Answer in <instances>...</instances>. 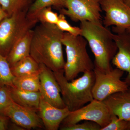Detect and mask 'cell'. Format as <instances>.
<instances>
[{"instance_id": "1", "label": "cell", "mask_w": 130, "mask_h": 130, "mask_svg": "<svg viewBox=\"0 0 130 130\" xmlns=\"http://www.w3.org/2000/svg\"><path fill=\"white\" fill-rule=\"evenodd\" d=\"M33 30L30 56L53 72L64 71L62 38L64 32L56 25L41 23Z\"/></svg>"}, {"instance_id": "2", "label": "cell", "mask_w": 130, "mask_h": 130, "mask_svg": "<svg viewBox=\"0 0 130 130\" xmlns=\"http://www.w3.org/2000/svg\"><path fill=\"white\" fill-rule=\"evenodd\" d=\"M80 28L81 36L94 56V68L104 72L111 71L112 60L118 51L115 33L104 26L101 21H83Z\"/></svg>"}, {"instance_id": "3", "label": "cell", "mask_w": 130, "mask_h": 130, "mask_svg": "<svg viewBox=\"0 0 130 130\" xmlns=\"http://www.w3.org/2000/svg\"><path fill=\"white\" fill-rule=\"evenodd\" d=\"M53 72L60 87L63 101L70 112L81 108L94 100L92 92L95 82L93 71L84 73L79 78L71 81L65 77L64 71Z\"/></svg>"}, {"instance_id": "4", "label": "cell", "mask_w": 130, "mask_h": 130, "mask_svg": "<svg viewBox=\"0 0 130 130\" xmlns=\"http://www.w3.org/2000/svg\"><path fill=\"white\" fill-rule=\"evenodd\" d=\"M62 42L66 54L64 71L67 80L75 79L79 73L93 71L94 63L87 51L88 43L83 36L64 32Z\"/></svg>"}, {"instance_id": "5", "label": "cell", "mask_w": 130, "mask_h": 130, "mask_svg": "<svg viewBox=\"0 0 130 130\" xmlns=\"http://www.w3.org/2000/svg\"><path fill=\"white\" fill-rule=\"evenodd\" d=\"M28 11L8 16L0 23V53L6 57L14 44L38 22L29 17Z\"/></svg>"}, {"instance_id": "6", "label": "cell", "mask_w": 130, "mask_h": 130, "mask_svg": "<svg viewBox=\"0 0 130 130\" xmlns=\"http://www.w3.org/2000/svg\"><path fill=\"white\" fill-rule=\"evenodd\" d=\"M95 82L93 94L94 99L103 101L109 95L128 90L129 86L121 80L124 72L116 68L107 72L94 68Z\"/></svg>"}, {"instance_id": "7", "label": "cell", "mask_w": 130, "mask_h": 130, "mask_svg": "<svg viewBox=\"0 0 130 130\" xmlns=\"http://www.w3.org/2000/svg\"><path fill=\"white\" fill-rule=\"evenodd\" d=\"M112 115L103 101L94 99L86 106L70 112L61 123L60 127L72 125L85 120L95 122L102 129L110 123Z\"/></svg>"}, {"instance_id": "8", "label": "cell", "mask_w": 130, "mask_h": 130, "mask_svg": "<svg viewBox=\"0 0 130 130\" xmlns=\"http://www.w3.org/2000/svg\"><path fill=\"white\" fill-rule=\"evenodd\" d=\"M101 6L105 12L102 23L105 27L112 26L115 34L130 27V6L123 0H101Z\"/></svg>"}, {"instance_id": "9", "label": "cell", "mask_w": 130, "mask_h": 130, "mask_svg": "<svg viewBox=\"0 0 130 130\" xmlns=\"http://www.w3.org/2000/svg\"><path fill=\"white\" fill-rule=\"evenodd\" d=\"M101 0H65L64 7L60 14L74 22L101 21Z\"/></svg>"}, {"instance_id": "10", "label": "cell", "mask_w": 130, "mask_h": 130, "mask_svg": "<svg viewBox=\"0 0 130 130\" xmlns=\"http://www.w3.org/2000/svg\"><path fill=\"white\" fill-rule=\"evenodd\" d=\"M40 88L41 97L54 106L60 108L66 107L61 90L54 72L43 64H40Z\"/></svg>"}, {"instance_id": "11", "label": "cell", "mask_w": 130, "mask_h": 130, "mask_svg": "<svg viewBox=\"0 0 130 130\" xmlns=\"http://www.w3.org/2000/svg\"><path fill=\"white\" fill-rule=\"evenodd\" d=\"M1 114L8 117L13 123L25 129L44 128L43 123L38 113L22 106L13 101L3 110Z\"/></svg>"}, {"instance_id": "12", "label": "cell", "mask_w": 130, "mask_h": 130, "mask_svg": "<svg viewBox=\"0 0 130 130\" xmlns=\"http://www.w3.org/2000/svg\"><path fill=\"white\" fill-rule=\"evenodd\" d=\"M115 41L118 51L113 59L112 63L116 68L128 75L125 81L130 86V31L126 30L119 33H115Z\"/></svg>"}, {"instance_id": "13", "label": "cell", "mask_w": 130, "mask_h": 130, "mask_svg": "<svg viewBox=\"0 0 130 130\" xmlns=\"http://www.w3.org/2000/svg\"><path fill=\"white\" fill-rule=\"evenodd\" d=\"M70 112L67 107L58 108L41 97L38 113L46 129L58 130Z\"/></svg>"}, {"instance_id": "14", "label": "cell", "mask_w": 130, "mask_h": 130, "mask_svg": "<svg viewBox=\"0 0 130 130\" xmlns=\"http://www.w3.org/2000/svg\"><path fill=\"white\" fill-rule=\"evenodd\" d=\"M103 101L111 112L119 119L130 121V91L129 90L114 93Z\"/></svg>"}, {"instance_id": "15", "label": "cell", "mask_w": 130, "mask_h": 130, "mask_svg": "<svg viewBox=\"0 0 130 130\" xmlns=\"http://www.w3.org/2000/svg\"><path fill=\"white\" fill-rule=\"evenodd\" d=\"M8 87L12 100L14 102L38 113L41 97L39 91L32 92L21 90L13 85Z\"/></svg>"}, {"instance_id": "16", "label": "cell", "mask_w": 130, "mask_h": 130, "mask_svg": "<svg viewBox=\"0 0 130 130\" xmlns=\"http://www.w3.org/2000/svg\"><path fill=\"white\" fill-rule=\"evenodd\" d=\"M33 33L32 29L29 31L11 49L6 57L11 67L22 59L30 55Z\"/></svg>"}, {"instance_id": "17", "label": "cell", "mask_w": 130, "mask_h": 130, "mask_svg": "<svg viewBox=\"0 0 130 130\" xmlns=\"http://www.w3.org/2000/svg\"><path fill=\"white\" fill-rule=\"evenodd\" d=\"M40 64L30 55L22 59L11 67L15 77L35 74L40 72Z\"/></svg>"}, {"instance_id": "18", "label": "cell", "mask_w": 130, "mask_h": 130, "mask_svg": "<svg viewBox=\"0 0 130 130\" xmlns=\"http://www.w3.org/2000/svg\"><path fill=\"white\" fill-rule=\"evenodd\" d=\"M40 83L39 72L30 75L15 77L13 85L21 90L37 92L39 91Z\"/></svg>"}, {"instance_id": "19", "label": "cell", "mask_w": 130, "mask_h": 130, "mask_svg": "<svg viewBox=\"0 0 130 130\" xmlns=\"http://www.w3.org/2000/svg\"><path fill=\"white\" fill-rule=\"evenodd\" d=\"M64 4L65 0H35L28 9L27 14L30 18H37L38 13L43 8L53 7L59 11L64 7Z\"/></svg>"}, {"instance_id": "20", "label": "cell", "mask_w": 130, "mask_h": 130, "mask_svg": "<svg viewBox=\"0 0 130 130\" xmlns=\"http://www.w3.org/2000/svg\"><path fill=\"white\" fill-rule=\"evenodd\" d=\"M31 3V0H0L1 7L8 16L28 11Z\"/></svg>"}, {"instance_id": "21", "label": "cell", "mask_w": 130, "mask_h": 130, "mask_svg": "<svg viewBox=\"0 0 130 130\" xmlns=\"http://www.w3.org/2000/svg\"><path fill=\"white\" fill-rule=\"evenodd\" d=\"M14 78L6 57L0 53V87L12 86Z\"/></svg>"}, {"instance_id": "22", "label": "cell", "mask_w": 130, "mask_h": 130, "mask_svg": "<svg viewBox=\"0 0 130 130\" xmlns=\"http://www.w3.org/2000/svg\"><path fill=\"white\" fill-rule=\"evenodd\" d=\"M37 18L41 23L56 25L59 20V15L52 10L51 7H49L41 10Z\"/></svg>"}, {"instance_id": "23", "label": "cell", "mask_w": 130, "mask_h": 130, "mask_svg": "<svg viewBox=\"0 0 130 130\" xmlns=\"http://www.w3.org/2000/svg\"><path fill=\"white\" fill-rule=\"evenodd\" d=\"M56 25L63 32H67L74 36L81 35L80 27L71 25L66 19V16L64 14H60L59 15V20Z\"/></svg>"}, {"instance_id": "24", "label": "cell", "mask_w": 130, "mask_h": 130, "mask_svg": "<svg viewBox=\"0 0 130 130\" xmlns=\"http://www.w3.org/2000/svg\"><path fill=\"white\" fill-rule=\"evenodd\" d=\"M60 128L61 130H101V127L97 123L90 121Z\"/></svg>"}, {"instance_id": "25", "label": "cell", "mask_w": 130, "mask_h": 130, "mask_svg": "<svg viewBox=\"0 0 130 130\" xmlns=\"http://www.w3.org/2000/svg\"><path fill=\"white\" fill-rule=\"evenodd\" d=\"M128 121L119 119L112 113L110 123L101 130H127Z\"/></svg>"}, {"instance_id": "26", "label": "cell", "mask_w": 130, "mask_h": 130, "mask_svg": "<svg viewBox=\"0 0 130 130\" xmlns=\"http://www.w3.org/2000/svg\"><path fill=\"white\" fill-rule=\"evenodd\" d=\"M12 101L8 86L0 87V114Z\"/></svg>"}, {"instance_id": "27", "label": "cell", "mask_w": 130, "mask_h": 130, "mask_svg": "<svg viewBox=\"0 0 130 130\" xmlns=\"http://www.w3.org/2000/svg\"><path fill=\"white\" fill-rule=\"evenodd\" d=\"M9 119L8 117L0 114V130H5L8 128Z\"/></svg>"}, {"instance_id": "28", "label": "cell", "mask_w": 130, "mask_h": 130, "mask_svg": "<svg viewBox=\"0 0 130 130\" xmlns=\"http://www.w3.org/2000/svg\"><path fill=\"white\" fill-rule=\"evenodd\" d=\"M7 16H8V15L3 11L2 8L0 5V23Z\"/></svg>"}, {"instance_id": "29", "label": "cell", "mask_w": 130, "mask_h": 130, "mask_svg": "<svg viewBox=\"0 0 130 130\" xmlns=\"http://www.w3.org/2000/svg\"><path fill=\"white\" fill-rule=\"evenodd\" d=\"M13 123V124L12 125H11V127H10L11 129L19 130H25L24 128H23V127H21V126H20L16 124H15V123Z\"/></svg>"}, {"instance_id": "30", "label": "cell", "mask_w": 130, "mask_h": 130, "mask_svg": "<svg viewBox=\"0 0 130 130\" xmlns=\"http://www.w3.org/2000/svg\"><path fill=\"white\" fill-rule=\"evenodd\" d=\"M126 4L130 6V0H123Z\"/></svg>"}, {"instance_id": "31", "label": "cell", "mask_w": 130, "mask_h": 130, "mask_svg": "<svg viewBox=\"0 0 130 130\" xmlns=\"http://www.w3.org/2000/svg\"><path fill=\"white\" fill-rule=\"evenodd\" d=\"M127 130H130V121H128V128Z\"/></svg>"}, {"instance_id": "32", "label": "cell", "mask_w": 130, "mask_h": 130, "mask_svg": "<svg viewBox=\"0 0 130 130\" xmlns=\"http://www.w3.org/2000/svg\"><path fill=\"white\" fill-rule=\"evenodd\" d=\"M126 30L128 31H130V27H129V28H128V29Z\"/></svg>"}, {"instance_id": "33", "label": "cell", "mask_w": 130, "mask_h": 130, "mask_svg": "<svg viewBox=\"0 0 130 130\" xmlns=\"http://www.w3.org/2000/svg\"><path fill=\"white\" fill-rule=\"evenodd\" d=\"M128 90L129 91H130V87H129V89H128Z\"/></svg>"}]
</instances>
